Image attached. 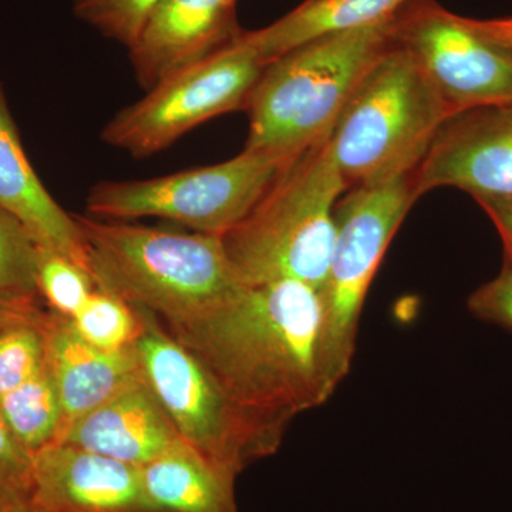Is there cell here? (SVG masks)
<instances>
[{"mask_svg": "<svg viewBox=\"0 0 512 512\" xmlns=\"http://www.w3.org/2000/svg\"><path fill=\"white\" fill-rule=\"evenodd\" d=\"M39 247L28 229L0 207V298L42 301L37 286Z\"/></svg>", "mask_w": 512, "mask_h": 512, "instance_id": "21", "label": "cell"}, {"mask_svg": "<svg viewBox=\"0 0 512 512\" xmlns=\"http://www.w3.org/2000/svg\"><path fill=\"white\" fill-rule=\"evenodd\" d=\"M0 413L30 454L55 443L63 429V409L47 366L29 382L0 397Z\"/></svg>", "mask_w": 512, "mask_h": 512, "instance_id": "19", "label": "cell"}, {"mask_svg": "<svg viewBox=\"0 0 512 512\" xmlns=\"http://www.w3.org/2000/svg\"><path fill=\"white\" fill-rule=\"evenodd\" d=\"M43 316L39 322L19 323L0 332V397L45 370Z\"/></svg>", "mask_w": 512, "mask_h": 512, "instance_id": "23", "label": "cell"}, {"mask_svg": "<svg viewBox=\"0 0 512 512\" xmlns=\"http://www.w3.org/2000/svg\"><path fill=\"white\" fill-rule=\"evenodd\" d=\"M237 0H160L128 49L137 82L150 90L165 77L200 62L239 32Z\"/></svg>", "mask_w": 512, "mask_h": 512, "instance_id": "13", "label": "cell"}, {"mask_svg": "<svg viewBox=\"0 0 512 512\" xmlns=\"http://www.w3.org/2000/svg\"><path fill=\"white\" fill-rule=\"evenodd\" d=\"M394 19L320 36L269 63L245 109V148L292 158L328 137L356 84L392 43Z\"/></svg>", "mask_w": 512, "mask_h": 512, "instance_id": "4", "label": "cell"}, {"mask_svg": "<svg viewBox=\"0 0 512 512\" xmlns=\"http://www.w3.org/2000/svg\"><path fill=\"white\" fill-rule=\"evenodd\" d=\"M136 309L143 325L134 343L141 372L178 437L237 477L274 456L292 419L232 400L156 316Z\"/></svg>", "mask_w": 512, "mask_h": 512, "instance_id": "6", "label": "cell"}, {"mask_svg": "<svg viewBox=\"0 0 512 512\" xmlns=\"http://www.w3.org/2000/svg\"><path fill=\"white\" fill-rule=\"evenodd\" d=\"M74 329L94 348L120 350L133 346L141 332V316L130 303L96 289L70 318Z\"/></svg>", "mask_w": 512, "mask_h": 512, "instance_id": "20", "label": "cell"}, {"mask_svg": "<svg viewBox=\"0 0 512 512\" xmlns=\"http://www.w3.org/2000/svg\"><path fill=\"white\" fill-rule=\"evenodd\" d=\"M42 330L46 366L62 403V433L72 421L143 377L134 345L120 350L94 348L77 333L70 318L55 311L45 312Z\"/></svg>", "mask_w": 512, "mask_h": 512, "instance_id": "14", "label": "cell"}, {"mask_svg": "<svg viewBox=\"0 0 512 512\" xmlns=\"http://www.w3.org/2000/svg\"><path fill=\"white\" fill-rule=\"evenodd\" d=\"M32 454L13 436L0 413V473L30 490Z\"/></svg>", "mask_w": 512, "mask_h": 512, "instance_id": "26", "label": "cell"}, {"mask_svg": "<svg viewBox=\"0 0 512 512\" xmlns=\"http://www.w3.org/2000/svg\"><path fill=\"white\" fill-rule=\"evenodd\" d=\"M30 494L42 512H150L140 467L62 441L32 453Z\"/></svg>", "mask_w": 512, "mask_h": 512, "instance_id": "12", "label": "cell"}, {"mask_svg": "<svg viewBox=\"0 0 512 512\" xmlns=\"http://www.w3.org/2000/svg\"><path fill=\"white\" fill-rule=\"evenodd\" d=\"M419 200L413 173L349 188L335 207V241L320 289L325 349L339 384L349 375L360 316L390 242Z\"/></svg>", "mask_w": 512, "mask_h": 512, "instance_id": "8", "label": "cell"}, {"mask_svg": "<svg viewBox=\"0 0 512 512\" xmlns=\"http://www.w3.org/2000/svg\"><path fill=\"white\" fill-rule=\"evenodd\" d=\"M417 197L453 187L477 198H512V106L450 117L413 173Z\"/></svg>", "mask_w": 512, "mask_h": 512, "instance_id": "11", "label": "cell"}, {"mask_svg": "<svg viewBox=\"0 0 512 512\" xmlns=\"http://www.w3.org/2000/svg\"><path fill=\"white\" fill-rule=\"evenodd\" d=\"M268 66L239 35L200 62L184 67L117 113L101 140L134 158L160 153L188 131L222 114L245 110Z\"/></svg>", "mask_w": 512, "mask_h": 512, "instance_id": "9", "label": "cell"}, {"mask_svg": "<svg viewBox=\"0 0 512 512\" xmlns=\"http://www.w3.org/2000/svg\"><path fill=\"white\" fill-rule=\"evenodd\" d=\"M163 326L242 406L293 420L339 387L326 355L322 295L303 282L241 285Z\"/></svg>", "mask_w": 512, "mask_h": 512, "instance_id": "1", "label": "cell"}, {"mask_svg": "<svg viewBox=\"0 0 512 512\" xmlns=\"http://www.w3.org/2000/svg\"><path fill=\"white\" fill-rule=\"evenodd\" d=\"M160 0H73L77 18L130 49Z\"/></svg>", "mask_w": 512, "mask_h": 512, "instance_id": "24", "label": "cell"}, {"mask_svg": "<svg viewBox=\"0 0 512 512\" xmlns=\"http://www.w3.org/2000/svg\"><path fill=\"white\" fill-rule=\"evenodd\" d=\"M0 512H42L25 485L0 473Z\"/></svg>", "mask_w": 512, "mask_h": 512, "instance_id": "28", "label": "cell"}, {"mask_svg": "<svg viewBox=\"0 0 512 512\" xmlns=\"http://www.w3.org/2000/svg\"><path fill=\"white\" fill-rule=\"evenodd\" d=\"M476 201L500 234L505 258L512 259V198H477Z\"/></svg>", "mask_w": 512, "mask_h": 512, "instance_id": "27", "label": "cell"}, {"mask_svg": "<svg viewBox=\"0 0 512 512\" xmlns=\"http://www.w3.org/2000/svg\"><path fill=\"white\" fill-rule=\"evenodd\" d=\"M150 512H239L237 476L215 466L178 440L140 467Z\"/></svg>", "mask_w": 512, "mask_h": 512, "instance_id": "17", "label": "cell"}, {"mask_svg": "<svg viewBox=\"0 0 512 512\" xmlns=\"http://www.w3.org/2000/svg\"><path fill=\"white\" fill-rule=\"evenodd\" d=\"M466 20L478 35L490 40L501 49L507 50L512 55V16L488 20L466 18Z\"/></svg>", "mask_w": 512, "mask_h": 512, "instance_id": "30", "label": "cell"}, {"mask_svg": "<svg viewBox=\"0 0 512 512\" xmlns=\"http://www.w3.org/2000/svg\"><path fill=\"white\" fill-rule=\"evenodd\" d=\"M467 308L477 319L512 330V259L505 258L500 274L471 293Z\"/></svg>", "mask_w": 512, "mask_h": 512, "instance_id": "25", "label": "cell"}, {"mask_svg": "<svg viewBox=\"0 0 512 512\" xmlns=\"http://www.w3.org/2000/svg\"><path fill=\"white\" fill-rule=\"evenodd\" d=\"M453 116L412 53L392 40L340 111L330 151L349 188L412 174Z\"/></svg>", "mask_w": 512, "mask_h": 512, "instance_id": "5", "label": "cell"}, {"mask_svg": "<svg viewBox=\"0 0 512 512\" xmlns=\"http://www.w3.org/2000/svg\"><path fill=\"white\" fill-rule=\"evenodd\" d=\"M293 158L244 148L224 163L164 177L100 181L87 195L86 208L96 218H165L194 232L224 235L254 210Z\"/></svg>", "mask_w": 512, "mask_h": 512, "instance_id": "7", "label": "cell"}, {"mask_svg": "<svg viewBox=\"0 0 512 512\" xmlns=\"http://www.w3.org/2000/svg\"><path fill=\"white\" fill-rule=\"evenodd\" d=\"M43 311L40 303L10 301L0 298V332L19 323L39 322Z\"/></svg>", "mask_w": 512, "mask_h": 512, "instance_id": "29", "label": "cell"}, {"mask_svg": "<svg viewBox=\"0 0 512 512\" xmlns=\"http://www.w3.org/2000/svg\"><path fill=\"white\" fill-rule=\"evenodd\" d=\"M410 0H306L284 18L242 33L266 64L320 36L393 19Z\"/></svg>", "mask_w": 512, "mask_h": 512, "instance_id": "18", "label": "cell"}, {"mask_svg": "<svg viewBox=\"0 0 512 512\" xmlns=\"http://www.w3.org/2000/svg\"><path fill=\"white\" fill-rule=\"evenodd\" d=\"M37 286L52 311L67 318H73L97 289L89 271L43 247H39L37 254Z\"/></svg>", "mask_w": 512, "mask_h": 512, "instance_id": "22", "label": "cell"}, {"mask_svg": "<svg viewBox=\"0 0 512 512\" xmlns=\"http://www.w3.org/2000/svg\"><path fill=\"white\" fill-rule=\"evenodd\" d=\"M74 218L97 289L150 312L163 325L191 318L244 285L221 235Z\"/></svg>", "mask_w": 512, "mask_h": 512, "instance_id": "2", "label": "cell"}, {"mask_svg": "<svg viewBox=\"0 0 512 512\" xmlns=\"http://www.w3.org/2000/svg\"><path fill=\"white\" fill-rule=\"evenodd\" d=\"M0 207L16 218L37 244L89 271L82 232L33 170L0 83Z\"/></svg>", "mask_w": 512, "mask_h": 512, "instance_id": "16", "label": "cell"}, {"mask_svg": "<svg viewBox=\"0 0 512 512\" xmlns=\"http://www.w3.org/2000/svg\"><path fill=\"white\" fill-rule=\"evenodd\" d=\"M393 40L409 50L456 114L512 106V55L478 35L466 18L433 0L410 2L394 19Z\"/></svg>", "mask_w": 512, "mask_h": 512, "instance_id": "10", "label": "cell"}, {"mask_svg": "<svg viewBox=\"0 0 512 512\" xmlns=\"http://www.w3.org/2000/svg\"><path fill=\"white\" fill-rule=\"evenodd\" d=\"M348 190L329 136L289 161L254 210L221 235L239 281H299L320 291L335 241L333 214Z\"/></svg>", "mask_w": 512, "mask_h": 512, "instance_id": "3", "label": "cell"}, {"mask_svg": "<svg viewBox=\"0 0 512 512\" xmlns=\"http://www.w3.org/2000/svg\"><path fill=\"white\" fill-rule=\"evenodd\" d=\"M180 440L144 377L72 421L59 440L141 467Z\"/></svg>", "mask_w": 512, "mask_h": 512, "instance_id": "15", "label": "cell"}]
</instances>
